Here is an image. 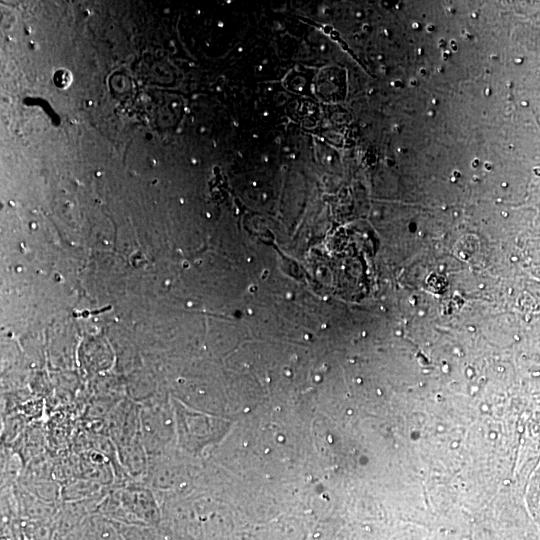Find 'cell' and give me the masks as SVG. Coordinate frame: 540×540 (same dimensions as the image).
Segmentation results:
<instances>
[{
	"label": "cell",
	"instance_id": "obj_1",
	"mask_svg": "<svg viewBox=\"0 0 540 540\" xmlns=\"http://www.w3.org/2000/svg\"><path fill=\"white\" fill-rule=\"evenodd\" d=\"M124 540H156V527L113 523Z\"/></svg>",
	"mask_w": 540,
	"mask_h": 540
}]
</instances>
